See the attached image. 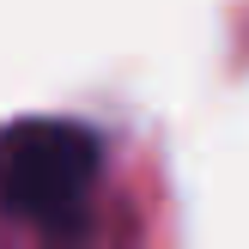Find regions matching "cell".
I'll use <instances>...</instances> for the list:
<instances>
[{"mask_svg": "<svg viewBox=\"0 0 249 249\" xmlns=\"http://www.w3.org/2000/svg\"><path fill=\"white\" fill-rule=\"evenodd\" d=\"M104 146L79 122H12L0 128V207L36 231L85 219Z\"/></svg>", "mask_w": 249, "mask_h": 249, "instance_id": "6da1fadb", "label": "cell"}]
</instances>
